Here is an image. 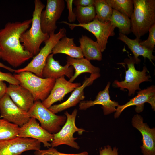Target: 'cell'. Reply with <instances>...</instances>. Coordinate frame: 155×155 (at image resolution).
Wrapping results in <instances>:
<instances>
[{
  "instance_id": "obj_29",
  "label": "cell",
  "mask_w": 155,
  "mask_h": 155,
  "mask_svg": "<svg viewBox=\"0 0 155 155\" xmlns=\"http://www.w3.org/2000/svg\"><path fill=\"white\" fill-rule=\"evenodd\" d=\"M112 8L130 18L134 9L133 0H106Z\"/></svg>"
},
{
  "instance_id": "obj_11",
  "label": "cell",
  "mask_w": 155,
  "mask_h": 155,
  "mask_svg": "<svg viewBox=\"0 0 155 155\" xmlns=\"http://www.w3.org/2000/svg\"><path fill=\"white\" fill-rule=\"evenodd\" d=\"M41 143L35 139L19 137L0 141V155H21L26 151L39 150Z\"/></svg>"
},
{
  "instance_id": "obj_1",
  "label": "cell",
  "mask_w": 155,
  "mask_h": 155,
  "mask_svg": "<svg viewBox=\"0 0 155 155\" xmlns=\"http://www.w3.org/2000/svg\"><path fill=\"white\" fill-rule=\"evenodd\" d=\"M32 22V18L23 22H9L0 30L1 58L14 67L20 66L34 57L25 49L20 40Z\"/></svg>"
},
{
  "instance_id": "obj_16",
  "label": "cell",
  "mask_w": 155,
  "mask_h": 155,
  "mask_svg": "<svg viewBox=\"0 0 155 155\" xmlns=\"http://www.w3.org/2000/svg\"><path fill=\"white\" fill-rule=\"evenodd\" d=\"M100 76L99 73H97L91 74L89 78H85L82 84L76 88L66 100L59 104L52 105L48 108L49 109L55 114L75 106L85 98L84 88L91 85L94 80Z\"/></svg>"
},
{
  "instance_id": "obj_25",
  "label": "cell",
  "mask_w": 155,
  "mask_h": 155,
  "mask_svg": "<svg viewBox=\"0 0 155 155\" xmlns=\"http://www.w3.org/2000/svg\"><path fill=\"white\" fill-rule=\"evenodd\" d=\"M109 21L118 28L119 33L126 35L131 32L130 18L119 11L113 9Z\"/></svg>"
},
{
  "instance_id": "obj_17",
  "label": "cell",
  "mask_w": 155,
  "mask_h": 155,
  "mask_svg": "<svg viewBox=\"0 0 155 155\" xmlns=\"http://www.w3.org/2000/svg\"><path fill=\"white\" fill-rule=\"evenodd\" d=\"M81 85L80 83H73L66 80L65 76L56 79L54 85L43 104L49 108L55 103L62 100L65 96Z\"/></svg>"
},
{
  "instance_id": "obj_13",
  "label": "cell",
  "mask_w": 155,
  "mask_h": 155,
  "mask_svg": "<svg viewBox=\"0 0 155 155\" xmlns=\"http://www.w3.org/2000/svg\"><path fill=\"white\" fill-rule=\"evenodd\" d=\"M18 137L35 139L49 148L51 147L49 142L53 141L54 135L40 125L35 118L31 117L28 122L19 127Z\"/></svg>"
},
{
  "instance_id": "obj_4",
  "label": "cell",
  "mask_w": 155,
  "mask_h": 155,
  "mask_svg": "<svg viewBox=\"0 0 155 155\" xmlns=\"http://www.w3.org/2000/svg\"><path fill=\"white\" fill-rule=\"evenodd\" d=\"M20 84L28 90L33 96L34 101H44L49 96L56 80L44 78L28 71H23L14 75Z\"/></svg>"
},
{
  "instance_id": "obj_23",
  "label": "cell",
  "mask_w": 155,
  "mask_h": 155,
  "mask_svg": "<svg viewBox=\"0 0 155 155\" xmlns=\"http://www.w3.org/2000/svg\"><path fill=\"white\" fill-rule=\"evenodd\" d=\"M66 59L67 64L72 66L75 69V73L69 81L71 82H73L79 75L83 73H88L91 74L99 73V68L94 66L90 61L84 58L76 59L67 56Z\"/></svg>"
},
{
  "instance_id": "obj_19",
  "label": "cell",
  "mask_w": 155,
  "mask_h": 155,
  "mask_svg": "<svg viewBox=\"0 0 155 155\" xmlns=\"http://www.w3.org/2000/svg\"><path fill=\"white\" fill-rule=\"evenodd\" d=\"M110 84V82L108 83L104 90L98 92L94 100L81 101L79 105V109L86 110L95 105L99 104L102 105V108L104 115L115 112V107L118 106L119 104L117 102L112 101L110 99L109 91Z\"/></svg>"
},
{
  "instance_id": "obj_24",
  "label": "cell",
  "mask_w": 155,
  "mask_h": 155,
  "mask_svg": "<svg viewBox=\"0 0 155 155\" xmlns=\"http://www.w3.org/2000/svg\"><path fill=\"white\" fill-rule=\"evenodd\" d=\"M79 42L80 46L85 59L89 61L102 60V52L96 41H94L86 35H82L79 38Z\"/></svg>"
},
{
  "instance_id": "obj_5",
  "label": "cell",
  "mask_w": 155,
  "mask_h": 155,
  "mask_svg": "<svg viewBox=\"0 0 155 155\" xmlns=\"http://www.w3.org/2000/svg\"><path fill=\"white\" fill-rule=\"evenodd\" d=\"M66 29L63 28H60L57 33H53L49 35V38L44 42V46L37 55L33 57L32 61L25 67L15 70L14 72L17 73L23 71H28L42 78V72L48 57L52 53V49L57 42L66 36Z\"/></svg>"
},
{
  "instance_id": "obj_32",
  "label": "cell",
  "mask_w": 155,
  "mask_h": 155,
  "mask_svg": "<svg viewBox=\"0 0 155 155\" xmlns=\"http://www.w3.org/2000/svg\"><path fill=\"white\" fill-rule=\"evenodd\" d=\"M0 80L6 82L9 84H20V82L10 73H4L0 71Z\"/></svg>"
},
{
  "instance_id": "obj_14",
  "label": "cell",
  "mask_w": 155,
  "mask_h": 155,
  "mask_svg": "<svg viewBox=\"0 0 155 155\" xmlns=\"http://www.w3.org/2000/svg\"><path fill=\"white\" fill-rule=\"evenodd\" d=\"M133 126L137 129L142 136V145L140 148L143 155H155V129L151 128L143 122V117L137 114L132 119Z\"/></svg>"
},
{
  "instance_id": "obj_9",
  "label": "cell",
  "mask_w": 155,
  "mask_h": 155,
  "mask_svg": "<svg viewBox=\"0 0 155 155\" xmlns=\"http://www.w3.org/2000/svg\"><path fill=\"white\" fill-rule=\"evenodd\" d=\"M60 23L68 25L71 30L80 27L92 33L96 38V42L102 52L106 49L109 37L115 35L114 30L115 27L110 21L103 22L96 17L91 22L86 24H72L65 21Z\"/></svg>"
},
{
  "instance_id": "obj_8",
  "label": "cell",
  "mask_w": 155,
  "mask_h": 155,
  "mask_svg": "<svg viewBox=\"0 0 155 155\" xmlns=\"http://www.w3.org/2000/svg\"><path fill=\"white\" fill-rule=\"evenodd\" d=\"M78 111L75 109L71 114L67 111L65 112L67 118L66 121L60 131L53 134V139L51 143V147L54 148L64 144L77 149L80 148L78 144L75 141L78 138L74 137L73 134L77 132L79 135H81L85 131L83 129L78 127L76 125L75 121Z\"/></svg>"
},
{
  "instance_id": "obj_30",
  "label": "cell",
  "mask_w": 155,
  "mask_h": 155,
  "mask_svg": "<svg viewBox=\"0 0 155 155\" xmlns=\"http://www.w3.org/2000/svg\"><path fill=\"white\" fill-rule=\"evenodd\" d=\"M148 32V38L145 40L141 41L140 44L147 49L153 50L155 47V24L151 27Z\"/></svg>"
},
{
  "instance_id": "obj_10",
  "label": "cell",
  "mask_w": 155,
  "mask_h": 155,
  "mask_svg": "<svg viewBox=\"0 0 155 155\" xmlns=\"http://www.w3.org/2000/svg\"><path fill=\"white\" fill-rule=\"evenodd\" d=\"M65 8L63 0H47L45 9L40 15V22L43 32L49 35L54 33L57 28L56 22Z\"/></svg>"
},
{
  "instance_id": "obj_22",
  "label": "cell",
  "mask_w": 155,
  "mask_h": 155,
  "mask_svg": "<svg viewBox=\"0 0 155 155\" xmlns=\"http://www.w3.org/2000/svg\"><path fill=\"white\" fill-rule=\"evenodd\" d=\"M52 53H63L71 57L80 59L84 58L80 46L75 44L74 38L64 36L59 40L52 50Z\"/></svg>"
},
{
  "instance_id": "obj_38",
  "label": "cell",
  "mask_w": 155,
  "mask_h": 155,
  "mask_svg": "<svg viewBox=\"0 0 155 155\" xmlns=\"http://www.w3.org/2000/svg\"><path fill=\"white\" fill-rule=\"evenodd\" d=\"M1 59L0 55V59Z\"/></svg>"
},
{
  "instance_id": "obj_15",
  "label": "cell",
  "mask_w": 155,
  "mask_h": 155,
  "mask_svg": "<svg viewBox=\"0 0 155 155\" xmlns=\"http://www.w3.org/2000/svg\"><path fill=\"white\" fill-rule=\"evenodd\" d=\"M148 103L150 104L152 108L155 110V87L154 85L139 91L137 95L125 104L118 105L115 113V118L119 117L122 112L126 108L130 106H136L135 111L137 113L142 112L144 104Z\"/></svg>"
},
{
  "instance_id": "obj_12",
  "label": "cell",
  "mask_w": 155,
  "mask_h": 155,
  "mask_svg": "<svg viewBox=\"0 0 155 155\" xmlns=\"http://www.w3.org/2000/svg\"><path fill=\"white\" fill-rule=\"evenodd\" d=\"M0 117L19 127L28 122L30 118L28 112L17 106L6 93L0 100Z\"/></svg>"
},
{
  "instance_id": "obj_31",
  "label": "cell",
  "mask_w": 155,
  "mask_h": 155,
  "mask_svg": "<svg viewBox=\"0 0 155 155\" xmlns=\"http://www.w3.org/2000/svg\"><path fill=\"white\" fill-rule=\"evenodd\" d=\"M34 155H88L87 152L76 154H67L61 153L58 151L56 149L51 147L45 150H39L35 151Z\"/></svg>"
},
{
  "instance_id": "obj_2",
  "label": "cell",
  "mask_w": 155,
  "mask_h": 155,
  "mask_svg": "<svg viewBox=\"0 0 155 155\" xmlns=\"http://www.w3.org/2000/svg\"><path fill=\"white\" fill-rule=\"evenodd\" d=\"M133 1V11L130 19L131 32L136 38H140L155 24V0Z\"/></svg>"
},
{
  "instance_id": "obj_28",
  "label": "cell",
  "mask_w": 155,
  "mask_h": 155,
  "mask_svg": "<svg viewBox=\"0 0 155 155\" xmlns=\"http://www.w3.org/2000/svg\"><path fill=\"white\" fill-rule=\"evenodd\" d=\"M19 128L14 124L0 119V141L18 137Z\"/></svg>"
},
{
  "instance_id": "obj_7",
  "label": "cell",
  "mask_w": 155,
  "mask_h": 155,
  "mask_svg": "<svg viewBox=\"0 0 155 155\" xmlns=\"http://www.w3.org/2000/svg\"><path fill=\"white\" fill-rule=\"evenodd\" d=\"M28 112L30 117H34L38 120L40 126L52 134L60 131L61 126L64 124L67 119L65 115H58L52 112L40 100L35 101Z\"/></svg>"
},
{
  "instance_id": "obj_18",
  "label": "cell",
  "mask_w": 155,
  "mask_h": 155,
  "mask_svg": "<svg viewBox=\"0 0 155 155\" xmlns=\"http://www.w3.org/2000/svg\"><path fill=\"white\" fill-rule=\"evenodd\" d=\"M6 93L17 106L25 111L28 112L34 104L32 94L20 84H9L7 87Z\"/></svg>"
},
{
  "instance_id": "obj_3",
  "label": "cell",
  "mask_w": 155,
  "mask_h": 155,
  "mask_svg": "<svg viewBox=\"0 0 155 155\" xmlns=\"http://www.w3.org/2000/svg\"><path fill=\"white\" fill-rule=\"evenodd\" d=\"M34 2L31 27L21 35L20 39L25 49L34 56L39 52L41 44L49 37V35L43 32L40 24V15L45 6L40 0H35Z\"/></svg>"
},
{
  "instance_id": "obj_33",
  "label": "cell",
  "mask_w": 155,
  "mask_h": 155,
  "mask_svg": "<svg viewBox=\"0 0 155 155\" xmlns=\"http://www.w3.org/2000/svg\"><path fill=\"white\" fill-rule=\"evenodd\" d=\"M100 155H118V149L116 147L112 148L109 145L101 148L99 151Z\"/></svg>"
},
{
  "instance_id": "obj_35",
  "label": "cell",
  "mask_w": 155,
  "mask_h": 155,
  "mask_svg": "<svg viewBox=\"0 0 155 155\" xmlns=\"http://www.w3.org/2000/svg\"><path fill=\"white\" fill-rule=\"evenodd\" d=\"M94 0H73V4L76 6L87 7L94 5Z\"/></svg>"
},
{
  "instance_id": "obj_36",
  "label": "cell",
  "mask_w": 155,
  "mask_h": 155,
  "mask_svg": "<svg viewBox=\"0 0 155 155\" xmlns=\"http://www.w3.org/2000/svg\"><path fill=\"white\" fill-rule=\"evenodd\" d=\"M7 88L5 83L0 80V100L6 93Z\"/></svg>"
},
{
  "instance_id": "obj_21",
  "label": "cell",
  "mask_w": 155,
  "mask_h": 155,
  "mask_svg": "<svg viewBox=\"0 0 155 155\" xmlns=\"http://www.w3.org/2000/svg\"><path fill=\"white\" fill-rule=\"evenodd\" d=\"M118 39L127 46L133 53L137 64L140 62V59L138 58L140 56H142L145 59L147 58L153 64L152 61L155 59V56L153 55L154 50H149L141 45L140 38H136L135 39H131L126 35L119 33Z\"/></svg>"
},
{
  "instance_id": "obj_6",
  "label": "cell",
  "mask_w": 155,
  "mask_h": 155,
  "mask_svg": "<svg viewBox=\"0 0 155 155\" xmlns=\"http://www.w3.org/2000/svg\"><path fill=\"white\" fill-rule=\"evenodd\" d=\"M124 64L127 65L128 70L125 71V79L124 81H119L115 80L113 83V86L119 88L121 90L126 88L128 90L129 96L133 95L137 90H141L139 86L144 82L150 81V76L147 75L148 71L145 66H144L142 71L136 70L135 64H137L133 57L129 56V58L125 59Z\"/></svg>"
},
{
  "instance_id": "obj_20",
  "label": "cell",
  "mask_w": 155,
  "mask_h": 155,
  "mask_svg": "<svg viewBox=\"0 0 155 155\" xmlns=\"http://www.w3.org/2000/svg\"><path fill=\"white\" fill-rule=\"evenodd\" d=\"M53 55L51 53L47 58L42 72V78L56 80L66 75L69 79L71 78L74 74L73 67L67 63L64 66L61 65L58 61L55 60Z\"/></svg>"
},
{
  "instance_id": "obj_26",
  "label": "cell",
  "mask_w": 155,
  "mask_h": 155,
  "mask_svg": "<svg viewBox=\"0 0 155 155\" xmlns=\"http://www.w3.org/2000/svg\"><path fill=\"white\" fill-rule=\"evenodd\" d=\"M79 24H86L92 21L96 17L94 5L87 7L78 6L73 9Z\"/></svg>"
},
{
  "instance_id": "obj_37",
  "label": "cell",
  "mask_w": 155,
  "mask_h": 155,
  "mask_svg": "<svg viewBox=\"0 0 155 155\" xmlns=\"http://www.w3.org/2000/svg\"><path fill=\"white\" fill-rule=\"evenodd\" d=\"M0 67L2 68L7 69L11 72H14L15 70L12 68H11L7 66L4 64H3L2 63L0 62Z\"/></svg>"
},
{
  "instance_id": "obj_27",
  "label": "cell",
  "mask_w": 155,
  "mask_h": 155,
  "mask_svg": "<svg viewBox=\"0 0 155 155\" xmlns=\"http://www.w3.org/2000/svg\"><path fill=\"white\" fill-rule=\"evenodd\" d=\"M94 6L98 19L103 22L109 21L113 9L106 0H94Z\"/></svg>"
},
{
  "instance_id": "obj_34",
  "label": "cell",
  "mask_w": 155,
  "mask_h": 155,
  "mask_svg": "<svg viewBox=\"0 0 155 155\" xmlns=\"http://www.w3.org/2000/svg\"><path fill=\"white\" fill-rule=\"evenodd\" d=\"M67 7L68 10V19L69 22H74L76 19L75 14L73 11V0H65Z\"/></svg>"
}]
</instances>
